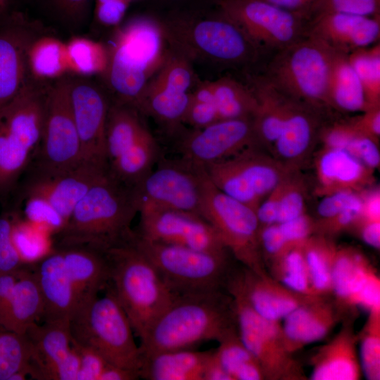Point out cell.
Returning <instances> with one entry per match:
<instances>
[{
	"instance_id": "cell-1",
	"label": "cell",
	"mask_w": 380,
	"mask_h": 380,
	"mask_svg": "<svg viewBox=\"0 0 380 380\" xmlns=\"http://www.w3.org/2000/svg\"><path fill=\"white\" fill-rule=\"evenodd\" d=\"M139 211L136 188L110 171L79 201L56 233V247L84 246L103 253L132 242V222Z\"/></svg>"
},
{
	"instance_id": "cell-2",
	"label": "cell",
	"mask_w": 380,
	"mask_h": 380,
	"mask_svg": "<svg viewBox=\"0 0 380 380\" xmlns=\"http://www.w3.org/2000/svg\"><path fill=\"white\" fill-rule=\"evenodd\" d=\"M237 331L234 300L225 290L177 296L140 339L142 358L221 341Z\"/></svg>"
},
{
	"instance_id": "cell-3",
	"label": "cell",
	"mask_w": 380,
	"mask_h": 380,
	"mask_svg": "<svg viewBox=\"0 0 380 380\" xmlns=\"http://www.w3.org/2000/svg\"><path fill=\"white\" fill-rule=\"evenodd\" d=\"M160 23L169 48L191 63L242 65L260 53V48L220 10L175 14Z\"/></svg>"
},
{
	"instance_id": "cell-4",
	"label": "cell",
	"mask_w": 380,
	"mask_h": 380,
	"mask_svg": "<svg viewBox=\"0 0 380 380\" xmlns=\"http://www.w3.org/2000/svg\"><path fill=\"white\" fill-rule=\"evenodd\" d=\"M107 49L104 74L117 97L115 101L137 110L146 86L169 51L161 23L148 18L132 20L117 30Z\"/></svg>"
},
{
	"instance_id": "cell-5",
	"label": "cell",
	"mask_w": 380,
	"mask_h": 380,
	"mask_svg": "<svg viewBox=\"0 0 380 380\" xmlns=\"http://www.w3.org/2000/svg\"><path fill=\"white\" fill-rule=\"evenodd\" d=\"M32 77L0 108V199L15 188L38 151L50 84Z\"/></svg>"
},
{
	"instance_id": "cell-6",
	"label": "cell",
	"mask_w": 380,
	"mask_h": 380,
	"mask_svg": "<svg viewBox=\"0 0 380 380\" xmlns=\"http://www.w3.org/2000/svg\"><path fill=\"white\" fill-rule=\"evenodd\" d=\"M106 254L112 290L125 312L134 335L141 339L177 296L133 241L111 248Z\"/></svg>"
},
{
	"instance_id": "cell-7",
	"label": "cell",
	"mask_w": 380,
	"mask_h": 380,
	"mask_svg": "<svg viewBox=\"0 0 380 380\" xmlns=\"http://www.w3.org/2000/svg\"><path fill=\"white\" fill-rule=\"evenodd\" d=\"M336 51L306 34L277 51L265 79L285 96L316 108L329 106V83Z\"/></svg>"
},
{
	"instance_id": "cell-8",
	"label": "cell",
	"mask_w": 380,
	"mask_h": 380,
	"mask_svg": "<svg viewBox=\"0 0 380 380\" xmlns=\"http://www.w3.org/2000/svg\"><path fill=\"white\" fill-rule=\"evenodd\" d=\"M71 338L91 348L110 364L139 375L143 358L132 324L112 289L82 308L70 321Z\"/></svg>"
},
{
	"instance_id": "cell-9",
	"label": "cell",
	"mask_w": 380,
	"mask_h": 380,
	"mask_svg": "<svg viewBox=\"0 0 380 380\" xmlns=\"http://www.w3.org/2000/svg\"><path fill=\"white\" fill-rule=\"evenodd\" d=\"M133 243L177 296L225 290L234 270L229 251L195 250L147 241L136 234Z\"/></svg>"
},
{
	"instance_id": "cell-10",
	"label": "cell",
	"mask_w": 380,
	"mask_h": 380,
	"mask_svg": "<svg viewBox=\"0 0 380 380\" xmlns=\"http://www.w3.org/2000/svg\"><path fill=\"white\" fill-rule=\"evenodd\" d=\"M200 215L214 227L224 246L236 260L253 271L264 272L260 244L261 225L256 211L218 189L205 170L202 182Z\"/></svg>"
},
{
	"instance_id": "cell-11",
	"label": "cell",
	"mask_w": 380,
	"mask_h": 380,
	"mask_svg": "<svg viewBox=\"0 0 380 380\" xmlns=\"http://www.w3.org/2000/svg\"><path fill=\"white\" fill-rule=\"evenodd\" d=\"M212 183L255 211L263 199L293 170L253 146L204 167Z\"/></svg>"
},
{
	"instance_id": "cell-12",
	"label": "cell",
	"mask_w": 380,
	"mask_h": 380,
	"mask_svg": "<svg viewBox=\"0 0 380 380\" xmlns=\"http://www.w3.org/2000/svg\"><path fill=\"white\" fill-rule=\"evenodd\" d=\"M69 79L50 84L41 142L32 168L44 172L71 170L84 160L69 96Z\"/></svg>"
},
{
	"instance_id": "cell-13",
	"label": "cell",
	"mask_w": 380,
	"mask_h": 380,
	"mask_svg": "<svg viewBox=\"0 0 380 380\" xmlns=\"http://www.w3.org/2000/svg\"><path fill=\"white\" fill-rule=\"evenodd\" d=\"M109 170L108 163L83 161L66 171L44 172L30 169L21 194L26 206L49 213L60 228L89 189Z\"/></svg>"
},
{
	"instance_id": "cell-14",
	"label": "cell",
	"mask_w": 380,
	"mask_h": 380,
	"mask_svg": "<svg viewBox=\"0 0 380 380\" xmlns=\"http://www.w3.org/2000/svg\"><path fill=\"white\" fill-rule=\"evenodd\" d=\"M227 291L234 300L239 336L259 362L265 379H303L300 366L286 347L279 322L260 316L237 291Z\"/></svg>"
},
{
	"instance_id": "cell-15",
	"label": "cell",
	"mask_w": 380,
	"mask_h": 380,
	"mask_svg": "<svg viewBox=\"0 0 380 380\" xmlns=\"http://www.w3.org/2000/svg\"><path fill=\"white\" fill-rule=\"evenodd\" d=\"M204 167L186 161L160 160L136 187L139 210L168 209L200 215Z\"/></svg>"
},
{
	"instance_id": "cell-16",
	"label": "cell",
	"mask_w": 380,
	"mask_h": 380,
	"mask_svg": "<svg viewBox=\"0 0 380 380\" xmlns=\"http://www.w3.org/2000/svg\"><path fill=\"white\" fill-rule=\"evenodd\" d=\"M217 4L260 48L279 51L305 35V18L264 0H218Z\"/></svg>"
},
{
	"instance_id": "cell-17",
	"label": "cell",
	"mask_w": 380,
	"mask_h": 380,
	"mask_svg": "<svg viewBox=\"0 0 380 380\" xmlns=\"http://www.w3.org/2000/svg\"><path fill=\"white\" fill-rule=\"evenodd\" d=\"M139 213L135 233L141 239L199 251H229L211 224L198 213L168 209H142Z\"/></svg>"
},
{
	"instance_id": "cell-18",
	"label": "cell",
	"mask_w": 380,
	"mask_h": 380,
	"mask_svg": "<svg viewBox=\"0 0 380 380\" xmlns=\"http://www.w3.org/2000/svg\"><path fill=\"white\" fill-rule=\"evenodd\" d=\"M253 146L259 145L253 118L220 120L184 133L177 141L181 158L202 167Z\"/></svg>"
},
{
	"instance_id": "cell-19",
	"label": "cell",
	"mask_w": 380,
	"mask_h": 380,
	"mask_svg": "<svg viewBox=\"0 0 380 380\" xmlns=\"http://www.w3.org/2000/svg\"><path fill=\"white\" fill-rule=\"evenodd\" d=\"M25 334L32 348V379L76 380L80 360L71 343L70 322L35 323Z\"/></svg>"
},
{
	"instance_id": "cell-20",
	"label": "cell",
	"mask_w": 380,
	"mask_h": 380,
	"mask_svg": "<svg viewBox=\"0 0 380 380\" xmlns=\"http://www.w3.org/2000/svg\"><path fill=\"white\" fill-rule=\"evenodd\" d=\"M69 96L83 160L108 163L105 136L110 101L96 84L80 77L69 79Z\"/></svg>"
},
{
	"instance_id": "cell-21",
	"label": "cell",
	"mask_w": 380,
	"mask_h": 380,
	"mask_svg": "<svg viewBox=\"0 0 380 380\" xmlns=\"http://www.w3.org/2000/svg\"><path fill=\"white\" fill-rule=\"evenodd\" d=\"M331 291L337 303L380 310V280L367 258L351 248H336L331 265Z\"/></svg>"
},
{
	"instance_id": "cell-22",
	"label": "cell",
	"mask_w": 380,
	"mask_h": 380,
	"mask_svg": "<svg viewBox=\"0 0 380 380\" xmlns=\"http://www.w3.org/2000/svg\"><path fill=\"white\" fill-rule=\"evenodd\" d=\"M38 25L14 12L0 32V108L11 101L31 79L28 51L39 35Z\"/></svg>"
},
{
	"instance_id": "cell-23",
	"label": "cell",
	"mask_w": 380,
	"mask_h": 380,
	"mask_svg": "<svg viewBox=\"0 0 380 380\" xmlns=\"http://www.w3.org/2000/svg\"><path fill=\"white\" fill-rule=\"evenodd\" d=\"M239 292L262 317L280 322L296 308L313 296L296 293L267 276L244 267L233 270L225 290Z\"/></svg>"
},
{
	"instance_id": "cell-24",
	"label": "cell",
	"mask_w": 380,
	"mask_h": 380,
	"mask_svg": "<svg viewBox=\"0 0 380 380\" xmlns=\"http://www.w3.org/2000/svg\"><path fill=\"white\" fill-rule=\"evenodd\" d=\"M317 109L286 96L282 129L271 148L272 156L285 166L298 170L312 149L322 129Z\"/></svg>"
},
{
	"instance_id": "cell-25",
	"label": "cell",
	"mask_w": 380,
	"mask_h": 380,
	"mask_svg": "<svg viewBox=\"0 0 380 380\" xmlns=\"http://www.w3.org/2000/svg\"><path fill=\"white\" fill-rule=\"evenodd\" d=\"M305 34L321 40L336 51L348 55L379 40L380 17L322 13L307 21Z\"/></svg>"
},
{
	"instance_id": "cell-26",
	"label": "cell",
	"mask_w": 380,
	"mask_h": 380,
	"mask_svg": "<svg viewBox=\"0 0 380 380\" xmlns=\"http://www.w3.org/2000/svg\"><path fill=\"white\" fill-rule=\"evenodd\" d=\"M44 301V322H70L77 312L74 288L61 251L55 248L32 267Z\"/></svg>"
},
{
	"instance_id": "cell-27",
	"label": "cell",
	"mask_w": 380,
	"mask_h": 380,
	"mask_svg": "<svg viewBox=\"0 0 380 380\" xmlns=\"http://www.w3.org/2000/svg\"><path fill=\"white\" fill-rule=\"evenodd\" d=\"M339 314L335 305L324 298L313 296L296 308L284 319L281 326L289 352L322 340L338 322Z\"/></svg>"
},
{
	"instance_id": "cell-28",
	"label": "cell",
	"mask_w": 380,
	"mask_h": 380,
	"mask_svg": "<svg viewBox=\"0 0 380 380\" xmlns=\"http://www.w3.org/2000/svg\"><path fill=\"white\" fill-rule=\"evenodd\" d=\"M317 193L323 196L338 191H362L374 182V170L345 150L323 147L315 160Z\"/></svg>"
},
{
	"instance_id": "cell-29",
	"label": "cell",
	"mask_w": 380,
	"mask_h": 380,
	"mask_svg": "<svg viewBox=\"0 0 380 380\" xmlns=\"http://www.w3.org/2000/svg\"><path fill=\"white\" fill-rule=\"evenodd\" d=\"M55 248L62 252L74 288L78 312L95 299L98 293L110 282L108 258L106 253L88 247Z\"/></svg>"
},
{
	"instance_id": "cell-30",
	"label": "cell",
	"mask_w": 380,
	"mask_h": 380,
	"mask_svg": "<svg viewBox=\"0 0 380 380\" xmlns=\"http://www.w3.org/2000/svg\"><path fill=\"white\" fill-rule=\"evenodd\" d=\"M358 336L348 322L311 359L312 380H358L362 372L357 351Z\"/></svg>"
},
{
	"instance_id": "cell-31",
	"label": "cell",
	"mask_w": 380,
	"mask_h": 380,
	"mask_svg": "<svg viewBox=\"0 0 380 380\" xmlns=\"http://www.w3.org/2000/svg\"><path fill=\"white\" fill-rule=\"evenodd\" d=\"M44 301L36 276L29 265L22 269L1 327L20 334L42 319Z\"/></svg>"
},
{
	"instance_id": "cell-32",
	"label": "cell",
	"mask_w": 380,
	"mask_h": 380,
	"mask_svg": "<svg viewBox=\"0 0 380 380\" xmlns=\"http://www.w3.org/2000/svg\"><path fill=\"white\" fill-rule=\"evenodd\" d=\"M211 350L161 352L143 359L140 378L148 380H203Z\"/></svg>"
},
{
	"instance_id": "cell-33",
	"label": "cell",
	"mask_w": 380,
	"mask_h": 380,
	"mask_svg": "<svg viewBox=\"0 0 380 380\" xmlns=\"http://www.w3.org/2000/svg\"><path fill=\"white\" fill-rule=\"evenodd\" d=\"M258 106L253 122L258 145L273 146L278 139L284 123L286 96L272 86L265 77H258L252 82Z\"/></svg>"
},
{
	"instance_id": "cell-34",
	"label": "cell",
	"mask_w": 380,
	"mask_h": 380,
	"mask_svg": "<svg viewBox=\"0 0 380 380\" xmlns=\"http://www.w3.org/2000/svg\"><path fill=\"white\" fill-rule=\"evenodd\" d=\"M136 108L110 102L106 125L105 145L108 163L131 148L148 131Z\"/></svg>"
},
{
	"instance_id": "cell-35",
	"label": "cell",
	"mask_w": 380,
	"mask_h": 380,
	"mask_svg": "<svg viewBox=\"0 0 380 380\" xmlns=\"http://www.w3.org/2000/svg\"><path fill=\"white\" fill-rule=\"evenodd\" d=\"M329 105L346 112L371 108L361 82L350 64L348 54L337 51L332 63L328 90Z\"/></svg>"
},
{
	"instance_id": "cell-36",
	"label": "cell",
	"mask_w": 380,
	"mask_h": 380,
	"mask_svg": "<svg viewBox=\"0 0 380 380\" xmlns=\"http://www.w3.org/2000/svg\"><path fill=\"white\" fill-rule=\"evenodd\" d=\"M219 120L253 118L258 106L252 89L227 77L211 81Z\"/></svg>"
},
{
	"instance_id": "cell-37",
	"label": "cell",
	"mask_w": 380,
	"mask_h": 380,
	"mask_svg": "<svg viewBox=\"0 0 380 380\" xmlns=\"http://www.w3.org/2000/svg\"><path fill=\"white\" fill-rule=\"evenodd\" d=\"M28 67L36 80L62 77L69 71L66 44L53 37H37L28 51Z\"/></svg>"
},
{
	"instance_id": "cell-38",
	"label": "cell",
	"mask_w": 380,
	"mask_h": 380,
	"mask_svg": "<svg viewBox=\"0 0 380 380\" xmlns=\"http://www.w3.org/2000/svg\"><path fill=\"white\" fill-rule=\"evenodd\" d=\"M219 343L215 353L232 380L265 379L259 362L241 341L238 330Z\"/></svg>"
},
{
	"instance_id": "cell-39",
	"label": "cell",
	"mask_w": 380,
	"mask_h": 380,
	"mask_svg": "<svg viewBox=\"0 0 380 380\" xmlns=\"http://www.w3.org/2000/svg\"><path fill=\"white\" fill-rule=\"evenodd\" d=\"M302 247L313 293L324 296L331 291V265L336 248L321 236H311Z\"/></svg>"
},
{
	"instance_id": "cell-40",
	"label": "cell",
	"mask_w": 380,
	"mask_h": 380,
	"mask_svg": "<svg viewBox=\"0 0 380 380\" xmlns=\"http://www.w3.org/2000/svg\"><path fill=\"white\" fill-rule=\"evenodd\" d=\"M65 44L69 71L84 76L105 72L108 53L103 44L82 37L72 38Z\"/></svg>"
},
{
	"instance_id": "cell-41",
	"label": "cell",
	"mask_w": 380,
	"mask_h": 380,
	"mask_svg": "<svg viewBox=\"0 0 380 380\" xmlns=\"http://www.w3.org/2000/svg\"><path fill=\"white\" fill-rule=\"evenodd\" d=\"M362 85L369 107L380 106V44L356 49L348 55Z\"/></svg>"
},
{
	"instance_id": "cell-42",
	"label": "cell",
	"mask_w": 380,
	"mask_h": 380,
	"mask_svg": "<svg viewBox=\"0 0 380 380\" xmlns=\"http://www.w3.org/2000/svg\"><path fill=\"white\" fill-rule=\"evenodd\" d=\"M302 245L289 248L272 260L274 272L279 282L291 290L305 296H317L311 286Z\"/></svg>"
},
{
	"instance_id": "cell-43",
	"label": "cell",
	"mask_w": 380,
	"mask_h": 380,
	"mask_svg": "<svg viewBox=\"0 0 380 380\" xmlns=\"http://www.w3.org/2000/svg\"><path fill=\"white\" fill-rule=\"evenodd\" d=\"M32 348L25 334L6 330L0 327V380L22 370H27L31 377Z\"/></svg>"
},
{
	"instance_id": "cell-44",
	"label": "cell",
	"mask_w": 380,
	"mask_h": 380,
	"mask_svg": "<svg viewBox=\"0 0 380 380\" xmlns=\"http://www.w3.org/2000/svg\"><path fill=\"white\" fill-rule=\"evenodd\" d=\"M359 360L364 375L368 380L380 379V310L369 312L360 336Z\"/></svg>"
},
{
	"instance_id": "cell-45",
	"label": "cell",
	"mask_w": 380,
	"mask_h": 380,
	"mask_svg": "<svg viewBox=\"0 0 380 380\" xmlns=\"http://www.w3.org/2000/svg\"><path fill=\"white\" fill-rule=\"evenodd\" d=\"M298 173V170H293L283 180L277 223L286 222L305 213V184Z\"/></svg>"
},
{
	"instance_id": "cell-46",
	"label": "cell",
	"mask_w": 380,
	"mask_h": 380,
	"mask_svg": "<svg viewBox=\"0 0 380 380\" xmlns=\"http://www.w3.org/2000/svg\"><path fill=\"white\" fill-rule=\"evenodd\" d=\"M17 217L10 213L0 215V275L18 272L27 265L14 241Z\"/></svg>"
},
{
	"instance_id": "cell-47",
	"label": "cell",
	"mask_w": 380,
	"mask_h": 380,
	"mask_svg": "<svg viewBox=\"0 0 380 380\" xmlns=\"http://www.w3.org/2000/svg\"><path fill=\"white\" fill-rule=\"evenodd\" d=\"M322 13L380 17V0H317L309 13L308 20Z\"/></svg>"
},
{
	"instance_id": "cell-48",
	"label": "cell",
	"mask_w": 380,
	"mask_h": 380,
	"mask_svg": "<svg viewBox=\"0 0 380 380\" xmlns=\"http://www.w3.org/2000/svg\"><path fill=\"white\" fill-rule=\"evenodd\" d=\"M362 192L342 190L323 196L317 206L319 220L331 218L350 208L362 206Z\"/></svg>"
},
{
	"instance_id": "cell-49",
	"label": "cell",
	"mask_w": 380,
	"mask_h": 380,
	"mask_svg": "<svg viewBox=\"0 0 380 380\" xmlns=\"http://www.w3.org/2000/svg\"><path fill=\"white\" fill-rule=\"evenodd\" d=\"M71 343L80 360L76 380H99L110 363L94 349L80 345L72 338Z\"/></svg>"
},
{
	"instance_id": "cell-50",
	"label": "cell",
	"mask_w": 380,
	"mask_h": 380,
	"mask_svg": "<svg viewBox=\"0 0 380 380\" xmlns=\"http://www.w3.org/2000/svg\"><path fill=\"white\" fill-rule=\"evenodd\" d=\"M345 151L372 170L380 164L378 141L358 132L352 137Z\"/></svg>"
},
{
	"instance_id": "cell-51",
	"label": "cell",
	"mask_w": 380,
	"mask_h": 380,
	"mask_svg": "<svg viewBox=\"0 0 380 380\" xmlns=\"http://www.w3.org/2000/svg\"><path fill=\"white\" fill-rule=\"evenodd\" d=\"M51 10L63 22L77 25L89 14L93 0H46Z\"/></svg>"
},
{
	"instance_id": "cell-52",
	"label": "cell",
	"mask_w": 380,
	"mask_h": 380,
	"mask_svg": "<svg viewBox=\"0 0 380 380\" xmlns=\"http://www.w3.org/2000/svg\"><path fill=\"white\" fill-rule=\"evenodd\" d=\"M278 224L290 246L302 245L316 231V221L306 213Z\"/></svg>"
},
{
	"instance_id": "cell-53",
	"label": "cell",
	"mask_w": 380,
	"mask_h": 380,
	"mask_svg": "<svg viewBox=\"0 0 380 380\" xmlns=\"http://www.w3.org/2000/svg\"><path fill=\"white\" fill-rule=\"evenodd\" d=\"M260 244L262 254L264 253L272 260L292 247L287 243L278 223L261 226Z\"/></svg>"
},
{
	"instance_id": "cell-54",
	"label": "cell",
	"mask_w": 380,
	"mask_h": 380,
	"mask_svg": "<svg viewBox=\"0 0 380 380\" xmlns=\"http://www.w3.org/2000/svg\"><path fill=\"white\" fill-rule=\"evenodd\" d=\"M220 120L214 103L190 101L185 111L183 123L193 129H201Z\"/></svg>"
},
{
	"instance_id": "cell-55",
	"label": "cell",
	"mask_w": 380,
	"mask_h": 380,
	"mask_svg": "<svg viewBox=\"0 0 380 380\" xmlns=\"http://www.w3.org/2000/svg\"><path fill=\"white\" fill-rule=\"evenodd\" d=\"M130 0H106L96 2L95 16L106 26L118 25L123 18Z\"/></svg>"
},
{
	"instance_id": "cell-56",
	"label": "cell",
	"mask_w": 380,
	"mask_h": 380,
	"mask_svg": "<svg viewBox=\"0 0 380 380\" xmlns=\"http://www.w3.org/2000/svg\"><path fill=\"white\" fill-rule=\"evenodd\" d=\"M355 129L377 141L380 137V106L374 107L350 120Z\"/></svg>"
},
{
	"instance_id": "cell-57",
	"label": "cell",
	"mask_w": 380,
	"mask_h": 380,
	"mask_svg": "<svg viewBox=\"0 0 380 380\" xmlns=\"http://www.w3.org/2000/svg\"><path fill=\"white\" fill-rule=\"evenodd\" d=\"M362 219L380 221V191L379 188L362 191Z\"/></svg>"
},
{
	"instance_id": "cell-58",
	"label": "cell",
	"mask_w": 380,
	"mask_h": 380,
	"mask_svg": "<svg viewBox=\"0 0 380 380\" xmlns=\"http://www.w3.org/2000/svg\"><path fill=\"white\" fill-rule=\"evenodd\" d=\"M358 230L362 240L368 246L380 248V221L367 220L360 218L353 228Z\"/></svg>"
},
{
	"instance_id": "cell-59",
	"label": "cell",
	"mask_w": 380,
	"mask_h": 380,
	"mask_svg": "<svg viewBox=\"0 0 380 380\" xmlns=\"http://www.w3.org/2000/svg\"><path fill=\"white\" fill-rule=\"evenodd\" d=\"M20 270L0 275V327L4 319Z\"/></svg>"
},
{
	"instance_id": "cell-60",
	"label": "cell",
	"mask_w": 380,
	"mask_h": 380,
	"mask_svg": "<svg viewBox=\"0 0 380 380\" xmlns=\"http://www.w3.org/2000/svg\"><path fill=\"white\" fill-rule=\"evenodd\" d=\"M284 10L300 15L308 20L317 0H264Z\"/></svg>"
},
{
	"instance_id": "cell-61",
	"label": "cell",
	"mask_w": 380,
	"mask_h": 380,
	"mask_svg": "<svg viewBox=\"0 0 380 380\" xmlns=\"http://www.w3.org/2000/svg\"><path fill=\"white\" fill-rule=\"evenodd\" d=\"M203 380H232L220 363L215 353V350L210 351L207 360Z\"/></svg>"
},
{
	"instance_id": "cell-62",
	"label": "cell",
	"mask_w": 380,
	"mask_h": 380,
	"mask_svg": "<svg viewBox=\"0 0 380 380\" xmlns=\"http://www.w3.org/2000/svg\"><path fill=\"white\" fill-rule=\"evenodd\" d=\"M139 375L133 371L109 364L103 372L99 380H135Z\"/></svg>"
},
{
	"instance_id": "cell-63",
	"label": "cell",
	"mask_w": 380,
	"mask_h": 380,
	"mask_svg": "<svg viewBox=\"0 0 380 380\" xmlns=\"http://www.w3.org/2000/svg\"><path fill=\"white\" fill-rule=\"evenodd\" d=\"M11 0H0V16L8 8Z\"/></svg>"
}]
</instances>
